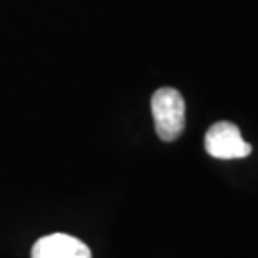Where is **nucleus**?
Segmentation results:
<instances>
[{
    "label": "nucleus",
    "instance_id": "nucleus-1",
    "mask_svg": "<svg viewBox=\"0 0 258 258\" xmlns=\"http://www.w3.org/2000/svg\"><path fill=\"white\" fill-rule=\"evenodd\" d=\"M151 113L157 136L163 142H174L185 126V103L176 88H159L151 98Z\"/></svg>",
    "mask_w": 258,
    "mask_h": 258
},
{
    "label": "nucleus",
    "instance_id": "nucleus-2",
    "mask_svg": "<svg viewBox=\"0 0 258 258\" xmlns=\"http://www.w3.org/2000/svg\"><path fill=\"white\" fill-rule=\"evenodd\" d=\"M205 148L207 153L216 159H243L252 151L249 144L243 140L239 128L228 122H214L207 136H205Z\"/></svg>",
    "mask_w": 258,
    "mask_h": 258
},
{
    "label": "nucleus",
    "instance_id": "nucleus-3",
    "mask_svg": "<svg viewBox=\"0 0 258 258\" xmlns=\"http://www.w3.org/2000/svg\"><path fill=\"white\" fill-rule=\"evenodd\" d=\"M33 258H92L90 249L81 239L67 233H52L40 237L31 250Z\"/></svg>",
    "mask_w": 258,
    "mask_h": 258
}]
</instances>
